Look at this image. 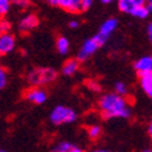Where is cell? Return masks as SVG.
Returning a JSON list of instances; mask_svg holds the SVG:
<instances>
[{
  "label": "cell",
  "instance_id": "20",
  "mask_svg": "<svg viewBox=\"0 0 152 152\" xmlns=\"http://www.w3.org/2000/svg\"><path fill=\"white\" fill-rule=\"evenodd\" d=\"M11 4H14L18 7H22V9H26L29 6V0H10Z\"/></svg>",
  "mask_w": 152,
  "mask_h": 152
},
{
  "label": "cell",
  "instance_id": "26",
  "mask_svg": "<svg viewBox=\"0 0 152 152\" xmlns=\"http://www.w3.org/2000/svg\"><path fill=\"white\" fill-rule=\"evenodd\" d=\"M69 152H84V150L80 148V147H78V146H72V148H71Z\"/></svg>",
  "mask_w": 152,
  "mask_h": 152
},
{
  "label": "cell",
  "instance_id": "34",
  "mask_svg": "<svg viewBox=\"0 0 152 152\" xmlns=\"http://www.w3.org/2000/svg\"><path fill=\"white\" fill-rule=\"evenodd\" d=\"M151 61H152V56H151Z\"/></svg>",
  "mask_w": 152,
  "mask_h": 152
},
{
  "label": "cell",
  "instance_id": "28",
  "mask_svg": "<svg viewBox=\"0 0 152 152\" xmlns=\"http://www.w3.org/2000/svg\"><path fill=\"white\" fill-rule=\"evenodd\" d=\"M147 132H148V135H150V137L152 139V119L150 121V123H148V126H147Z\"/></svg>",
  "mask_w": 152,
  "mask_h": 152
},
{
  "label": "cell",
  "instance_id": "19",
  "mask_svg": "<svg viewBox=\"0 0 152 152\" xmlns=\"http://www.w3.org/2000/svg\"><path fill=\"white\" fill-rule=\"evenodd\" d=\"M11 7V1L10 0H0V16H4L7 14Z\"/></svg>",
  "mask_w": 152,
  "mask_h": 152
},
{
  "label": "cell",
  "instance_id": "21",
  "mask_svg": "<svg viewBox=\"0 0 152 152\" xmlns=\"http://www.w3.org/2000/svg\"><path fill=\"white\" fill-rule=\"evenodd\" d=\"M88 86H89L90 89H93L94 91H99L100 90V85L95 80H89V82H88Z\"/></svg>",
  "mask_w": 152,
  "mask_h": 152
},
{
  "label": "cell",
  "instance_id": "24",
  "mask_svg": "<svg viewBox=\"0 0 152 152\" xmlns=\"http://www.w3.org/2000/svg\"><path fill=\"white\" fill-rule=\"evenodd\" d=\"M147 37H148V40L152 44V22L147 26Z\"/></svg>",
  "mask_w": 152,
  "mask_h": 152
},
{
  "label": "cell",
  "instance_id": "10",
  "mask_svg": "<svg viewBox=\"0 0 152 152\" xmlns=\"http://www.w3.org/2000/svg\"><path fill=\"white\" fill-rule=\"evenodd\" d=\"M38 23H39V20H38V17L33 14L31 15H27L26 17H23L20 22V29L22 32H29L32 29H34Z\"/></svg>",
  "mask_w": 152,
  "mask_h": 152
},
{
  "label": "cell",
  "instance_id": "2",
  "mask_svg": "<svg viewBox=\"0 0 152 152\" xmlns=\"http://www.w3.org/2000/svg\"><path fill=\"white\" fill-rule=\"evenodd\" d=\"M56 77V71L53 68H35L28 73L27 79L33 86H40L54 82Z\"/></svg>",
  "mask_w": 152,
  "mask_h": 152
},
{
  "label": "cell",
  "instance_id": "9",
  "mask_svg": "<svg viewBox=\"0 0 152 152\" xmlns=\"http://www.w3.org/2000/svg\"><path fill=\"white\" fill-rule=\"evenodd\" d=\"M135 71L137 72V74L140 75H144V74H147V73H151L152 72V61H151V56H144V57H140L136 62H135Z\"/></svg>",
  "mask_w": 152,
  "mask_h": 152
},
{
  "label": "cell",
  "instance_id": "11",
  "mask_svg": "<svg viewBox=\"0 0 152 152\" xmlns=\"http://www.w3.org/2000/svg\"><path fill=\"white\" fill-rule=\"evenodd\" d=\"M140 86L144 90V93L150 99H152V72L141 75L140 77Z\"/></svg>",
  "mask_w": 152,
  "mask_h": 152
},
{
  "label": "cell",
  "instance_id": "6",
  "mask_svg": "<svg viewBox=\"0 0 152 152\" xmlns=\"http://www.w3.org/2000/svg\"><path fill=\"white\" fill-rule=\"evenodd\" d=\"M49 3L69 12H78L82 10V0H49Z\"/></svg>",
  "mask_w": 152,
  "mask_h": 152
},
{
  "label": "cell",
  "instance_id": "5",
  "mask_svg": "<svg viewBox=\"0 0 152 152\" xmlns=\"http://www.w3.org/2000/svg\"><path fill=\"white\" fill-rule=\"evenodd\" d=\"M24 97H26L29 102H33V104H37V105H42L46 101L48 95H46V91L44 89H42V88L33 86V88H31V89H28L26 91Z\"/></svg>",
  "mask_w": 152,
  "mask_h": 152
},
{
  "label": "cell",
  "instance_id": "33",
  "mask_svg": "<svg viewBox=\"0 0 152 152\" xmlns=\"http://www.w3.org/2000/svg\"><path fill=\"white\" fill-rule=\"evenodd\" d=\"M0 152H5V151L4 150H0Z\"/></svg>",
  "mask_w": 152,
  "mask_h": 152
},
{
  "label": "cell",
  "instance_id": "31",
  "mask_svg": "<svg viewBox=\"0 0 152 152\" xmlns=\"http://www.w3.org/2000/svg\"><path fill=\"white\" fill-rule=\"evenodd\" d=\"M4 32H3V28H1V22H0V35H1Z\"/></svg>",
  "mask_w": 152,
  "mask_h": 152
},
{
  "label": "cell",
  "instance_id": "29",
  "mask_svg": "<svg viewBox=\"0 0 152 152\" xmlns=\"http://www.w3.org/2000/svg\"><path fill=\"white\" fill-rule=\"evenodd\" d=\"M101 3H104V4H110V3H112L113 0H100Z\"/></svg>",
  "mask_w": 152,
  "mask_h": 152
},
{
  "label": "cell",
  "instance_id": "13",
  "mask_svg": "<svg viewBox=\"0 0 152 152\" xmlns=\"http://www.w3.org/2000/svg\"><path fill=\"white\" fill-rule=\"evenodd\" d=\"M129 15H132V16H134V17H136V18H141V20H142V18H146V17L150 15V12H148L146 5H145V4H141V5H135V6L132 9V11H130Z\"/></svg>",
  "mask_w": 152,
  "mask_h": 152
},
{
  "label": "cell",
  "instance_id": "22",
  "mask_svg": "<svg viewBox=\"0 0 152 152\" xmlns=\"http://www.w3.org/2000/svg\"><path fill=\"white\" fill-rule=\"evenodd\" d=\"M93 5V0H82V10H88Z\"/></svg>",
  "mask_w": 152,
  "mask_h": 152
},
{
  "label": "cell",
  "instance_id": "7",
  "mask_svg": "<svg viewBox=\"0 0 152 152\" xmlns=\"http://www.w3.org/2000/svg\"><path fill=\"white\" fill-rule=\"evenodd\" d=\"M15 46H16V39L12 34L6 32L0 35V53H1V55L11 53L15 49Z\"/></svg>",
  "mask_w": 152,
  "mask_h": 152
},
{
  "label": "cell",
  "instance_id": "18",
  "mask_svg": "<svg viewBox=\"0 0 152 152\" xmlns=\"http://www.w3.org/2000/svg\"><path fill=\"white\" fill-rule=\"evenodd\" d=\"M7 84V72L3 66H0V90L4 89Z\"/></svg>",
  "mask_w": 152,
  "mask_h": 152
},
{
  "label": "cell",
  "instance_id": "30",
  "mask_svg": "<svg viewBox=\"0 0 152 152\" xmlns=\"http://www.w3.org/2000/svg\"><path fill=\"white\" fill-rule=\"evenodd\" d=\"M91 152H108L107 150H95V151H91Z\"/></svg>",
  "mask_w": 152,
  "mask_h": 152
},
{
  "label": "cell",
  "instance_id": "4",
  "mask_svg": "<svg viewBox=\"0 0 152 152\" xmlns=\"http://www.w3.org/2000/svg\"><path fill=\"white\" fill-rule=\"evenodd\" d=\"M105 43H106V42H105L101 37H99L97 34H96L95 37L90 38V39L85 40L84 44L82 45V48L79 49L78 61H85V60H88L90 56H93Z\"/></svg>",
  "mask_w": 152,
  "mask_h": 152
},
{
  "label": "cell",
  "instance_id": "15",
  "mask_svg": "<svg viewBox=\"0 0 152 152\" xmlns=\"http://www.w3.org/2000/svg\"><path fill=\"white\" fill-rule=\"evenodd\" d=\"M101 133H102V129H101L100 125H96V124H93L88 128V135H89L90 139L93 140H96L101 136Z\"/></svg>",
  "mask_w": 152,
  "mask_h": 152
},
{
  "label": "cell",
  "instance_id": "23",
  "mask_svg": "<svg viewBox=\"0 0 152 152\" xmlns=\"http://www.w3.org/2000/svg\"><path fill=\"white\" fill-rule=\"evenodd\" d=\"M0 22H1V28H3V32L6 33L10 31V23L5 20H0Z\"/></svg>",
  "mask_w": 152,
  "mask_h": 152
},
{
  "label": "cell",
  "instance_id": "32",
  "mask_svg": "<svg viewBox=\"0 0 152 152\" xmlns=\"http://www.w3.org/2000/svg\"><path fill=\"white\" fill-rule=\"evenodd\" d=\"M144 152H152L151 150H146V151H144Z\"/></svg>",
  "mask_w": 152,
  "mask_h": 152
},
{
  "label": "cell",
  "instance_id": "12",
  "mask_svg": "<svg viewBox=\"0 0 152 152\" xmlns=\"http://www.w3.org/2000/svg\"><path fill=\"white\" fill-rule=\"evenodd\" d=\"M79 69V61L78 60H68L65 62V65L62 66V74L65 75H71L75 74Z\"/></svg>",
  "mask_w": 152,
  "mask_h": 152
},
{
  "label": "cell",
  "instance_id": "27",
  "mask_svg": "<svg viewBox=\"0 0 152 152\" xmlns=\"http://www.w3.org/2000/svg\"><path fill=\"white\" fill-rule=\"evenodd\" d=\"M79 26V22L78 21H71L69 22V27L71 28H77Z\"/></svg>",
  "mask_w": 152,
  "mask_h": 152
},
{
  "label": "cell",
  "instance_id": "25",
  "mask_svg": "<svg viewBox=\"0 0 152 152\" xmlns=\"http://www.w3.org/2000/svg\"><path fill=\"white\" fill-rule=\"evenodd\" d=\"M145 5H146L150 14H152V0H145Z\"/></svg>",
  "mask_w": 152,
  "mask_h": 152
},
{
  "label": "cell",
  "instance_id": "1",
  "mask_svg": "<svg viewBox=\"0 0 152 152\" xmlns=\"http://www.w3.org/2000/svg\"><path fill=\"white\" fill-rule=\"evenodd\" d=\"M100 112L105 118H129L132 108L124 96L110 93L101 96L99 101Z\"/></svg>",
  "mask_w": 152,
  "mask_h": 152
},
{
  "label": "cell",
  "instance_id": "16",
  "mask_svg": "<svg viewBox=\"0 0 152 152\" xmlns=\"http://www.w3.org/2000/svg\"><path fill=\"white\" fill-rule=\"evenodd\" d=\"M72 146L73 145L71 142H68V141H61V142L56 144L51 148V152H69Z\"/></svg>",
  "mask_w": 152,
  "mask_h": 152
},
{
  "label": "cell",
  "instance_id": "17",
  "mask_svg": "<svg viewBox=\"0 0 152 152\" xmlns=\"http://www.w3.org/2000/svg\"><path fill=\"white\" fill-rule=\"evenodd\" d=\"M115 91H116V94H118V95L125 96L126 94H128V86H126L123 82H117V83L115 84Z\"/></svg>",
  "mask_w": 152,
  "mask_h": 152
},
{
  "label": "cell",
  "instance_id": "3",
  "mask_svg": "<svg viewBox=\"0 0 152 152\" xmlns=\"http://www.w3.org/2000/svg\"><path fill=\"white\" fill-rule=\"evenodd\" d=\"M75 119H77V112L67 106H57L50 115V121L56 125L73 123Z\"/></svg>",
  "mask_w": 152,
  "mask_h": 152
},
{
  "label": "cell",
  "instance_id": "8",
  "mask_svg": "<svg viewBox=\"0 0 152 152\" xmlns=\"http://www.w3.org/2000/svg\"><path fill=\"white\" fill-rule=\"evenodd\" d=\"M117 26H118V21L116 18H108V20H106L102 24H101L97 35L101 37L106 42L107 38L117 29Z\"/></svg>",
  "mask_w": 152,
  "mask_h": 152
},
{
  "label": "cell",
  "instance_id": "35",
  "mask_svg": "<svg viewBox=\"0 0 152 152\" xmlns=\"http://www.w3.org/2000/svg\"><path fill=\"white\" fill-rule=\"evenodd\" d=\"M0 55H1V53H0Z\"/></svg>",
  "mask_w": 152,
  "mask_h": 152
},
{
  "label": "cell",
  "instance_id": "14",
  "mask_svg": "<svg viewBox=\"0 0 152 152\" xmlns=\"http://www.w3.org/2000/svg\"><path fill=\"white\" fill-rule=\"evenodd\" d=\"M56 48H57V51L61 55H66L69 51V42L67 38L65 37H58L57 40H56Z\"/></svg>",
  "mask_w": 152,
  "mask_h": 152
}]
</instances>
